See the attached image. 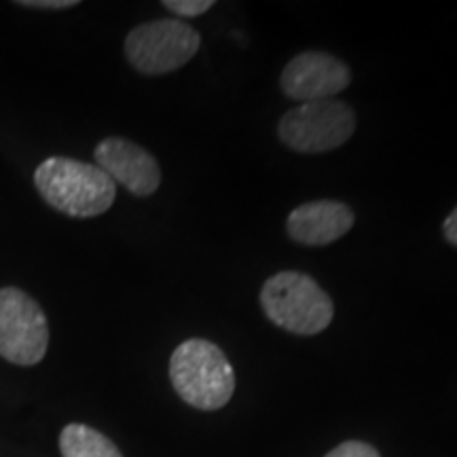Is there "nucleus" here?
Here are the masks:
<instances>
[{
    "label": "nucleus",
    "mask_w": 457,
    "mask_h": 457,
    "mask_svg": "<svg viewBox=\"0 0 457 457\" xmlns=\"http://www.w3.org/2000/svg\"><path fill=\"white\" fill-rule=\"evenodd\" d=\"M443 236L451 245H455L457 248V205L453 212L447 216V220L443 222Z\"/></svg>",
    "instance_id": "4468645a"
},
{
    "label": "nucleus",
    "mask_w": 457,
    "mask_h": 457,
    "mask_svg": "<svg viewBox=\"0 0 457 457\" xmlns=\"http://www.w3.org/2000/svg\"><path fill=\"white\" fill-rule=\"evenodd\" d=\"M170 381L188 407L219 411L236 392V370L219 345L208 339H187L170 358Z\"/></svg>",
    "instance_id": "f03ea898"
},
{
    "label": "nucleus",
    "mask_w": 457,
    "mask_h": 457,
    "mask_svg": "<svg viewBox=\"0 0 457 457\" xmlns=\"http://www.w3.org/2000/svg\"><path fill=\"white\" fill-rule=\"evenodd\" d=\"M17 4L30 9H71L77 7L79 0H20Z\"/></svg>",
    "instance_id": "ddd939ff"
},
{
    "label": "nucleus",
    "mask_w": 457,
    "mask_h": 457,
    "mask_svg": "<svg viewBox=\"0 0 457 457\" xmlns=\"http://www.w3.org/2000/svg\"><path fill=\"white\" fill-rule=\"evenodd\" d=\"M96 165L114 185H123L131 195L148 197L162 185V168L157 159L140 145L125 138L102 140L94 151Z\"/></svg>",
    "instance_id": "6e6552de"
},
{
    "label": "nucleus",
    "mask_w": 457,
    "mask_h": 457,
    "mask_svg": "<svg viewBox=\"0 0 457 457\" xmlns=\"http://www.w3.org/2000/svg\"><path fill=\"white\" fill-rule=\"evenodd\" d=\"M261 305L276 327L312 337L330 327L335 305L316 279L301 271H279L262 284Z\"/></svg>",
    "instance_id": "7ed1b4c3"
},
{
    "label": "nucleus",
    "mask_w": 457,
    "mask_h": 457,
    "mask_svg": "<svg viewBox=\"0 0 457 457\" xmlns=\"http://www.w3.org/2000/svg\"><path fill=\"white\" fill-rule=\"evenodd\" d=\"M163 7L179 17H197L214 7V0H163Z\"/></svg>",
    "instance_id": "9b49d317"
},
{
    "label": "nucleus",
    "mask_w": 457,
    "mask_h": 457,
    "mask_svg": "<svg viewBox=\"0 0 457 457\" xmlns=\"http://www.w3.org/2000/svg\"><path fill=\"white\" fill-rule=\"evenodd\" d=\"M49 347V322L43 307L15 286L0 288V358L34 367Z\"/></svg>",
    "instance_id": "423d86ee"
},
{
    "label": "nucleus",
    "mask_w": 457,
    "mask_h": 457,
    "mask_svg": "<svg viewBox=\"0 0 457 457\" xmlns=\"http://www.w3.org/2000/svg\"><path fill=\"white\" fill-rule=\"evenodd\" d=\"M34 187L57 212L72 219H94L111 210L117 185L96 163L71 157H49L34 170Z\"/></svg>",
    "instance_id": "f257e3e1"
},
{
    "label": "nucleus",
    "mask_w": 457,
    "mask_h": 457,
    "mask_svg": "<svg viewBox=\"0 0 457 457\" xmlns=\"http://www.w3.org/2000/svg\"><path fill=\"white\" fill-rule=\"evenodd\" d=\"M62 457H123L106 434L85 424H68L60 434Z\"/></svg>",
    "instance_id": "9d476101"
},
{
    "label": "nucleus",
    "mask_w": 457,
    "mask_h": 457,
    "mask_svg": "<svg viewBox=\"0 0 457 457\" xmlns=\"http://www.w3.org/2000/svg\"><path fill=\"white\" fill-rule=\"evenodd\" d=\"M324 457H381L373 445L362 441H345L339 447L328 451Z\"/></svg>",
    "instance_id": "f8f14e48"
},
{
    "label": "nucleus",
    "mask_w": 457,
    "mask_h": 457,
    "mask_svg": "<svg viewBox=\"0 0 457 457\" xmlns=\"http://www.w3.org/2000/svg\"><path fill=\"white\" fill-rule=\"evenodd\" d=\"M356 214L347 204L318 199L295 208L286 220L288 237L303 245H328L347 236Z\"/></svg>",
    "instance_id": "1a4fd4ad"
},
{
    "label": "nucleus",
    "mask_w": 457,
    "mask_h": 457,
    "mask_svg": "<svg viewBox=\"0 0 457 457\" xmlns=\"http://www.w3.org/2000/svg\"><path fill=\"white\" fill-rule=\"evenodd\" d=\"M356 131V114L345 102H303L279 119L278 134L296 153H327L345 145Z\"/></svg>",
    "instance_id": "20e7f679"
},
{
    "label": "nucleus",
    "mask_w": 457,
    "mask_h": 457,
    "mask_svg": "<svg viewBox=\"0 0 457 457\" xmlns=\"http://www.w3.org/2000/svg\"><path fill=\"white\" fill-rule=\"evenodd\" d=\"M199 47V32L179 20H155L136 26L123 45L129 64L148 77L179 71L195 57Z\"/></svg>",
    "instance_id": "39448f33"
},
{
    "label": "nucleus",
    "mask_w": 457,
    "mask_h": 457,
    "mask_svg": "<svg viewBox=\"0 0 457 457\" xmlns=\"http://www.w3.org/2000/svg\"><path fill=\"white\" fill-rule=\"evenodd\" d=\"M352 71L339 57L324 51H303L288 62L279 79L286 98L299 104L313 100H328L347 89Z\"/></svg>",
    "instance_id": "0eeeda50"
}]
</instances>
